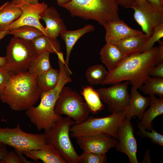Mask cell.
<instances>
[{
    "label": "cell",
    "instance_id": "cell-1",
    "mask_svg": "<svg viewBox=\"0 0 163 163\" xmlns=\"http://www.w3.org/2000/svg\"><path fill=\"white\" fill-rule=\"evenodd\" d=\"M158 47L144 52L126 56L114 69L107 72L100 84H114L128 81L132 87L138 89L149 78L155 66Z\"/></svg>",
    "mask_w": 163,
    "mask_h": 163
},
{
    "label": "cell",
    "instance_id": "cell-2",
    "mask_svg": "<svg viewBox=\"0 0 163 163\" xmlns=\"http://www.w3.org/2000/svg\"><path fill=\"white\" fill-rule=\"evenodd\" d=\"M37 78L28 71L11 76L7 85L0 91V100L12 110H26L36 104L42 92Z\"/></svg>",
    "mask_w": 163,
    "mask_h": 163
},
{
    "label": "cell",
    "instance_id": "cell-3",
    "mask_svg": "<svg viewBox=\"0 0 163 163\" xmlns=\"http://www.w3.org/2000/svg\"><path fill=\"white\" fill-rule=\"evenodd\" d=\"M59 77L58 83L53 89L42 92L41 101L36 107H30L25 114L38 131L49 129L62 116L56 114L54 107L59 93L65 85L72 82L63 66L59 68Z\"/></svg>",
    "mask_w": 163,
    "mask_h": 163
},
{
    "label": "cell",
    "instance_id": "cell-4",
    "mask_svg": "<svg viewBox=\"0 0 163 163\" xmlns=\"http://www.w3.org/2000/svg\"><path fill=\"white\" fill-rule=\"evenodd\" d=\"M62 7L73 17L94 20L103 26L109 21L120 19L115 0H72Z\"/></svg>",
    "mask_w": 163,
    "mask_h": 163
},
{
    "label": "cell",
    "instance_id": "cell-5",
    "mask_svg": "<svg viewBox=\"0 0 163 163\" xmlns=\"http://www.w3.org/2000/svg\"><path fill=\"white\" fill-rule=\"evenodd\" d=\"M75 123L71 118L62 117L43 134L47 143L54 147L66 163H80L69 134L70 127Z\"/></svg>",
    "mask_w": 163,
    "mask_h": 163
},
{
    "label": "cell",
    "instance_id": "cell-6",
    "mask_svg": "<svg viewBox=\"0 0 163 163\" xmlns=\"http://www.w3.org/2000/svg\"><path fill=\"white\" fill-rule=\"evenodd\" d=\"M126 118L124 111L112 113L110 115L101 117L89 116L84 121L72 126L70 136L101 134L116 138L119 129Z\"/></svg>",
    "mask_w": 163,
    "mask_h": 163
},
{
    "label": "cell",
    "instance_id": "cell-7",
    "mask_svg": "<svg viewBox=\"0 0 163 163\" xmlns=\"http://www.w3.org/2000/svg\"><path fill=\"white\" fill-rule=\"evenodd\" d=\"M37 55L31 41L14 37L7 47L4 66L11 76L26 72Z\"/></svg>",
    "mask_w": 163,
    "mask_h": 163
},
{
    "label": "cell",
    "instance_id": "cell-8",
    "mask_svg": "<svg viewBox=\"0 0 163 163\" xmlns=\"http://www.w3.org/2000/svg\"><path fill=\"white\" fill-rule=\"evenodd\" d=\"M54 111L58 115H64L71 118L76 124L85 120L90 112L81 96L76 91L65 86L56 102Z\"/></svg>",
    "mask_w": 163,
    "mask_h": 163
},
{
    "label": "cell",
    "instance_id": "cell-9",
    "mask_svg": "<svg viewBox=\"0 0 163 163\" xmlns=\"http://www.w3.org/2000/svg\"><path fill=\"white\" fill-rule=\"evenodd\" d=\"M0 142L22 151L40 149L47 144L43 134L25 132L19 123L13 128L0 127Z\"/></svg>",
    "mask_w": 163,
    "mask_h": 163
},
{
    "label": "cell",
    "instance_id": "cell-10",
    "mask_svg": "<svg viewBox=\"0 0 163 163\" xmlns=\"http://www.w3.org/2000/svg\"><path fill=\"white\" fill-rule=\"evenodd\" d=\"M130 8L134 11V19L149 38L155 28L163 23V7L147 0H135Z\"/></svg>",
    "mask_w": 163,
    "mask_h": 163
},
{
    "label": "cell",
    "instance_id": "cell-11",
    "mask_svg": "<svg viewBox=\"0 0 163 163\" xmlns=\"http://www.w3.org/2000/svg\"><path fill=\"white\" fill-rule=\"evenodd\" d=\"M130 82H123L113 84L107 88H101L96 90L101 101L107 105L109 111L117 113L125 110L128 106L131 95L128 93V88Z\"/></svg>",
    "mask_w": 163,
    "mask_h": 163
},
{
    "label": "cell",
    "instance_id": "cell-12",
    "mask_svg": "<svg viewBox=\"0 0 163 163\" xmlns=\"http://www.w3.org/2000/svg\"><path fill=\"white\" fill-rule=\"evenodd\" d=\"M133 125L125 118L118 130L116 139V150L126 154L130 163H138L136 157L137 144L134 135Z\"/></svg>",
    "mask_w": 163,
    "mask_h": 163
},
{
    "label": "cell",
    "instance_id": "cell-13",
    "mask_svg": "<svg viewBox=\"0 0 163 163\" xmlns=\"http://www.w3.org/2000/svg\"><path fill=\"white\" fill-rule=\"evenodd\" d=\"M18 5L21 10L22 14L18 19L10 25L8 29L24 25H29L38 28L49 37L48 33L40 21V15L48 7L47 5L43 2L35 5L24 2Z\"/></svg>",
    "mask_w": 163,
    "mask_h": 163
},
{
    "label": "cell",
    "instance_id": "cell-14",
    "mask_svg": "<svg viewBox=\"0 0 163 163\" xmlns=\"http://www.w3.org/2000/svg\"><path fill=\"white\" fill-rule=\"evenodd\" d=\"M77 142L83 151L106 154L111 148L115 147L116 138L101 134L78 136L75 138Z\"/></svg>",
    "mask_w": 163,
    "mask_h": 163
},
{
    "label": "cell",
    "instance_id": "cell-15",
    "mask_svg": "<svg viewBox=\"0 0 163 163\" xmlns=\"http://www.w3.org/2000/svg\"><path fill=\"white\" fill-rule=\"evenodd\" d=\"M106 43L115 44L124 39L143 34L142 31L131 28L120 19L109 21L104 26Z\"/></svg>",
    "mask_w": 163,
    "mask_h": 163
},
{
    "label": "cell",
    "instance_id": "cell-16",
    "mask_svg": "<svg viewBox=\"0 0 163 163\" xmlns=\"http://www.w3.org/2000/svg\"><path fill=\"white\" fill-rule=\"evenodd\" d=\"M40 17L46 23L45 28L50 38L57 40L58 36L66 30L63 19L54 7H48L41 14Z\"/></svg>",
    "mask_w": 163,
    "mask_h": 163
},
{
    "label": "cell",
    "instance_id": "cell-17",
    "mask_svg": "<svg viewBox=\"0 0 163 163\" xmlns=\"http://www.w3.org/2000/svg\"><path fill=\"white\" fill-rule=\"evenodd\" d=\"M137 89L132 87L129 103L124 111L126 118L129 120L136 116L140 120L145 110L150 104V97L141 95Z\"/></svg>",
    "mask_w": 163,
    "mask_h": 163
},
{
    "label": "cell",
    "instance_id": "cell-18",
    "mask_svg": "<svg viewBox=\"0 0 163 163\" xmlns=\"http://www.w3.org/2000/svg\"><path fill=\"white\" fill-rule=\"evenodd\" d=\"M94 26L88 24L83 28L77 30H66L59 34L66 44V54L64 67L66 73L69 76L72 73L69 67V62L70 54L73 46L81 37L87 33L94 31Z\"/></svg>",
    "mask_w": 163,
    "mask_h": 163
},
{
    "label": "cell",
    "instance_id": "cell-19",
    "mask_svg": "<svg viewBox=\"0 0 163 163\" xmlns=\"http://www.w3.org/2000/svg\"><path fill=\"white\" fill-rule=\"evenodd\" d=\"M28 157L44 163H66L59 152L51 144H47L40 149L22 151Z\"/></svg>",
    "mask_w": 163,
    "mask_h": 163
},
{
    "label": "cell",
    "instance_id": "cell-20",
    "mask_svg": "<svg viewBox=\"0 0 163 163\" xmlns=\"http://www.w3.org/2000/svg\"><path fill=\"white\" fill-rule=\"evenodd\" d=\"M100 59L108 71L115 68L126 57L115 44L106 43L101 49Z\"/></svg>",
    "mask_w": 163,
    "mask_h": 163
},
{
    "label": "cell",
    "instance_id": "cell-21",
    "mask_svg": "<svg viewBox=\"0 0 163 163\" xmlns=\"http://www.w3.org/2000/svg\"><path fill=\"white\" fill-rule=\"evenodd\" d=\"M149 37L145 34L129 37L115 44L126 56L142 52Z\"/></svg>",
    "mask_w": 163,
    "mask_h": 163
},
{
    "label": "cell",
    "instance_id": "cell-22",
    "mask_svg": "<svg viewBox=\"0 0 163 163\" xmlns=\"http://www.w3.org/2000/svg\"><path fill=\"white\" fill-rule=\"evenodd\" d=\"M150 107L144 112L139 124L145 129L151 130L152 128L153 120L163 114V98H158L155 95L150 96Z\"/></svg>",
    "mask_w": 163,
    "mask_h": 163
},
{
    "label": "cell",
    "instance_id": "cell-23",
    "mask_svg": "<svg viewBox=\"0 0 163 163\" xmlns=\"http://www.w3.org/2000/svg\"><path fill=\"white\" fill-rule=\"evenodd\" d=\"M21 14L18 5L9 2L3 4L0 6V31L8 29L10 25Z\"/></svg>",
    "mask_w": 163,
    "mask_h": 163
},
{
    "label": "cell",
    "instance_id": "cell-24",
    "mask_svg": "<svg viewBox=\"0 0 163 163\" xmlns=\"http://www.w3.org/2000/svg\"><path fill=\"white\" fill-rule=\"evenodd\" d=\"M32 42L37 53L46 52L58 55L61 52V45L57 40L51 38L43 34L34 38Z\"/></svg>",
    "mask_w": 163,
    "mask_h": 163
},
{
    "label": "cell",
    "instance_id": "cell-25",
    "mask_svg": "<svg viewBox=\"0 0 163 163\" xmlns=\"http://www.w3.org/2000/svg\"><path fill=\"white\" fill-rule=\"evenodd\" d=\"M50 53L42 52L37 54L28 71L38 77L52 69L50 60Z\"/></svg>",
    "mask_w": 163,
    "mask_h": 163
},
{
    "label": "cell",
    "instance_id": "cell-26",
    "mask_svg": "<svg viewBox=\"0 0 163 163\" xmlns=\"http://www.w3.org/2000/svg\"><path fill=\"white\" fill-rule=\"evenodd\" d=\"M90 111L95 114L104 109V105L99 95L96 90L91 86L83 87L81 92Z\"/></svg>",
    "mask_w": 163,
    "mask_h": 163
},
{
    "label": "cell",
    "instance_id": "cell-27",
    "mask_svg": "<svg viewBox=\"0 0 163 163\" xmlns=\"http://www.w3.org/2000/svg\"><path fill=\"white\" fill-rule=\"evenodd\" d=\"M138 89L145 94L163 98V78L150 77Z\"/></svg>",
    "mask_w": 163,
    "mask_h": 163
},
{
    "label": "cell",
    "instance_id": "cell-28",
    "mask_svg": "<svg viewBox=\"0 0 163 163\" xmlns=\"http://www.w3.org/2000/svg\"><path fill=\"white\" fill-rule=\"evenodd\" d=\"M59 75V70L52 68L38 77L37 83L42 92L54 88L58 83Z\"/></svg>",
    "mask_w": 163,
    "mask_h": 163
},
{
    "label": "cell",
    "instance_id": "cell-29",
    "mask_svg": "<svg viewBox=\"0 0 163 163\" xmlns=\"http://www.w3.org/2000/svg\"><path fill=\"white\" fill-rule=\"evenodd\" d=\"M9 34L14 37L32 41L35 37L44 34L38 28L31 26L24 25L9 30Z\"/></svg>",
    "mask_w": 163,
    "mask_h": 163
},
{
    "label": "cell",
    "instance_id": "cell-30",
    "mask_svg": "<svg viewBox=\"0 0 163 163\" xmlns=\"http://www.w3.org/2000/svg\"><path fill=\"white\" fill-rule=\"evenodd\" d=\"M107 73L103 66L95 65L88 68L85 73V76L90 85H96L101 83Z\"/></svg>",
    "mask_w": 163,
    "mask_h": 163
},
{
    "label": "cell",
    "instance_id": "cell-31",
    "mask_svg": "<svg viewBox=\"0 0 163 163\" xmlns=\"http://www.w3.org/2000/svg\"><path fill=\"white\" fill-rule=\"evenodd\" d=\"M80 163H105L107 160L106 154L83 151L79 155Z\"/></svg>",
    "mask_w": 163,
    "mask_h": 163
},
{
    "label": "cell",
    "instance_id": "cell-32",
    "mask_svg": "<svg viewBox=\"0 0 163 163\" xmlns=\"http://www.w3.org/2000/svg\"><path fill=\"white\" fill-rule=\"evenodd\" d=\"M139 131L137 133V135L142 137H148L150 139L152 142L161 145L163 146V136L157 132L155 129L152 128L151 132L146 130L143 128L137 121Z\"/></svg>",
    "mask_w": 163,
    "mask_h": 163
},
{
    "label": "cell",
    "instance_id": "cell-33",
    "mask_svg": "<svg viewBox=\"0 0 163 163\" xmlns=\"http://www.w3.org/2000/svg\"><path fill=\"white\" fill-rule=\"evenodd\" d=\"M163 37V23L156 26L153 33L145 44L142 52L148 51L153 47L155 43Z\"/></svg>",
    "mask_w": 163,
    "mask_h": 163
},
{
    "label": "cell",
    "instance_id": "cell-34",
    "mask_svg": "<svg viewBox=\"0 0 163 163\" xmlns=\"http://www.w3.org/2000/svg\"><path fill=\"white\" fill-rule=\"evenodd\" d=\"M11 78V76L4 66H0V91L7 85Z\"/></svg>",
    "mask_w": 163,
    "mask_h": 163
},
{
    "label": "cell",
    "instance_id": "cell-35",
    "mask_svg": "<svg viewBox=\"0 0 163 163\" xmlns=\"http://www.w3.org/2000/svg\"><path fill=\"white\" fill-rule=\"evenodd\" d=\"M149 75L153 77L163 78V62L154 67Z\"/></svg>",
    "mask_w": 163,
    "mask_h": 163
},
{
    "label": "cell",
    "instance_id": "cell-36",
    "mask_svg": "<svg viewBox=\"0 0 163 163\" xmlns=\"http://www.w3.org/2000/svg\"><path fill=\"white\" fill-rule=\"evenodd\" d=\"M4 163H21L18 155L15 152H8Z\"/></svg>",
    "mask_w": 163,
    "mask_h": 163
},
{
    "label": "cell",
    "instance_id": "cell-37",
    "mask_svg": "<svg viewBox=\"0 0 163 163\" xmlns=\"http://www.w3.org/2000/svg\"><path fill=\"white\" fill-rule=\"evenodd\" d=\"M159 44L157 52L155 66L163 62V42L159 40L158 41Z\"/></svg>",
    "mask_w": 163,
    "mask_h": 163
},
{
    "label": "cell",
    "instance_id": "cell-38",
    "mask_svg": "<svg viewBox=\"0 0 163 163\" xmlns=\"http://www.w3.org/2000/svg\"><path fill=\"white\" fill-rule=\"evenodd\" d=\"M8 152L6 145L0 142V163H4Z\"/></svg>",
    "mask_w": 163,
    "mask_h": 163
},
{
    "label": "cell",
    "instance_id": "cell-39",
    "mask_svg": "<svg viewBox=\"0 0 163 163\" xmlns=\"http://www.w3.org/2000/svg\"><path fill=\"white\" fill-rule=\"evenodd\" d=\"M118 5L123 7L126 8H130L133 5L135 0H115Z\"/></svg>",
    "mask_w": 163,
    "mask_h": 163
},
{
    "label": "cell",
    "instance_id": "cell-40",
    "mask_svg": "<svg viewBox=\"0 0 163 163\" xmlns=\"http://www.w3.org/2000/svg\"><path fill=\"white\" fill-rule=\"evenodd\" d=\"M11 2L15 5H20L23 3L35 5L39 3L38 0H12Z\"/></svg>",
    "mask_w": 163,
    "mask_h": 163
},
{
    "label": "cell",
    "instance_id": "cell-41",
    "mask_svg": "<svg viewBox=\"0 0 163 163\" xmlns=\"http://www.w3.org/2000/svg\"><path fill=\"white\" fill-rule=\"evenodd\" d=\"M15 152L18 155L21 163H35L33 161H30L27 160L26 158L23 156L22 151L21 150H17L14 149Z\"/></svg>",
    "mask_w": 163,
    "mask_h": 163
},
{
    "label": "cell",
    "instance_id": "cell-42",
    "mask_svg": "<svg viewBox=\"0 0 163 163\" xmlns=\"http://www.w3.org/2000/svg\"><path fill=\"white\" fill-rule=\"evenodd\" d=\"M145 155L143 160L141 161L142 163H151L149 155V150L148 149L145 152Z\"/></svg>",
    "mask_w": 163,
    "mask_h": 163
},
{
    "label": "cell",
    "instance_id": "cell-43",
    "mask_svg": "<svg viewBox=\"0 0 163 163\" xmlns=\"http://www.w3.org/2000/svg\"><path fill=\"white\" fill-rule=\"evenodd\" d=\"M9 32L10 30L8 29L0 31V40L5 36L9 34Z\"/></svg>",
    "mask_w": 163,
    "mask_h": 163
},
{
    "label": "cell",
    "instance_id": "cell-44",
    "mask_svg": "<svg viewBox=\"0 0 163 163\" xmlns=\"http://www.w3.org/2000/svg\"><path fill=\"white\" fill-rule=\"evenodd\" d=\"M58 5L62 7L64 5L70 2L72 0H56Z\"/></svg>",
    "mask_w": 163,
    "mask_h": 163
},
{
    "label": "cell",
    "instance_id": "cell-45",
    "mask_svg": "<svg viewBox=\"0 0 163 163\" xmlns=\"http://www.w3.org/2000/svg\"><path fill=\"white\" fill-rule=\"evenodd\" d=\"M159 6L163 7V0H147Z\"/></svg>",
    "mask_w": 163,
    "mask_h": 163
},
{
    "label": "cell",
    "instance_id": "cell-46",
    "mask_svg": "<svg viewBox=\"0 0 163 163\" xmlns=\"http://www.w3.org/2000/svg\"><path fill=\"white\" fill-rule=\"evenodd\" d=\"M5 57H2L0 56V66H4L5 63Z\"/></svg>",
    "mask_w": 163,
    "mask_h": 163
}]
</instances>
